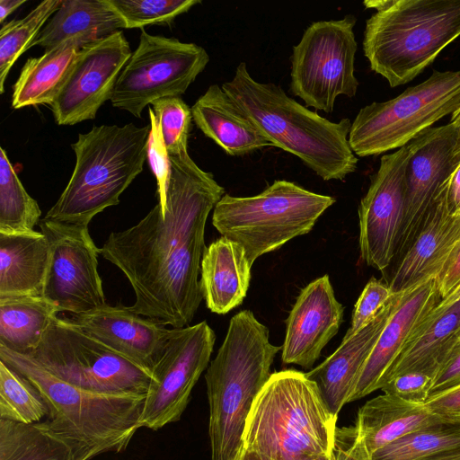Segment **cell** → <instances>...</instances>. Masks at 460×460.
Segmentation results:
<instances>
[{"mask_svg": "<svg viewBox=\"0 0 460 460\" xmlns=\"http://www.w3.org/2000/svg\"><path fill=\"white\" fill-rule=\"evenodd\" d=\"M353 14L311 23L293 47L289 91L307 107L330 113L339 95L354 97L358 43Z\"/></svg>", "mask_w": 460, "mask_h": 460, "instance_id": "obj_11", "label": "cell"}, {"mask_svg": "<svg viewBox=\"0 0 460 460\" xmlns=\"http://www.w3.org/2000/svg\"><path fill=\"white\" fill-rule=\"evenodd\" d=\"M59 313L58 306L44 296L0 297V346L30 354Z\"/></svg>", "mask_w": 460, "mask_h": 460, "instance_id": "obj_30", "label": "cell"}, {"mask_svg": "<svg viewBox=\"0 0 460 460\" xmlns=\"http://www.w3.org/2000/svg\"><path fill=\"white\" fill-rule=\"evenodd\" d=\"M150 125H102L79 134L71 145L75 165L57 202L43 219L88 226L143 171Z\"/></svg>", "mask_w": 460, "mask_h": 460, "instance_id": "obj_6", "label": "cell"}, {"mask_svg": "<svg viewBox=\"0 0 460 460\" xmlns=\"http://www.w3.org/2000/svg\"><path fill=\"white\" fill-rule=\"evenodd\" d=\"M332 456L334 460H372V456L355 425L337 427Z\"/></svg>", "mask_w": 460, "mask_h": 460, "instance_id": "obj_41", "label": "cell"}, {"mask_svg": "<svg viewBox=\"0 0 460 460\" xmlns=\"http://www.w3.org/2000/svg\"><path fill=\"white\" fill-rule=\"evenodd\" d=\"M460 299V282L456 287L443 299L439 300L438 305H447Z\"/></svg>", "mask_w": 460, "mask_h": 460, "instance_id": "obj_49", "label": "cell"}, {"mask_svg": "<svg viewBox=\"0 0 460 460\" xmlns=\"http://www.w3.org/2000/svg\"><path fill=\"white\" fill-rule=\"evenodd\" d=\"M0 360L36 385L49 403V425L77 445L87 460L124 451L140 429L146 394L79 388L54 376L29 356L3 346Z\"/></svg>", "mask_w": 460, "mask_h": 460, "instance_id": "obj_5", "label": "cell"}, {"mask_svg": "<svg viewBox=\"0 0 460 460\" xmlns=\"http://www.w3.org/2000/svg\"><path fill=\"white\" fill-rule=\"evenodd\" d=\"M447 200L451 210L460 213V164L450 178L447 189Z\"/></svg>", "mask_w": 460, "mask_h": 460, "instance_id": "obj_45", "label": "cell"}, {"mask_svg": "<svg viewBox=\"0 0 460 460\" xmlns=\"http://www.w3.org/2000/svg\"><path fill=\"white\" fill-rule=\"evenodd\" d=\"M460 107V71L435 70L397 97L372 102L351 123L349 143L358 156L401 148Z\"/></svg>", "mask_w": 460, "mask_h": 460, "instance_id": "obj_9", "label": "cell"}, {"mask_svg": "<svg viewBox=\"0 0 460 460\" xmlns=\"http://www.w3.org/2000/svg\"><path fill=\"white\" fill-rule=\"evenodd\" d=\"M132 52L122 31L84 46L60 92L49 105L58 125L93 119L111 98Z\"/></svg>", "mask_w": 460, "mask_h": 460, "instance_id": "obj_17", "label": "cell"}, {"mask_svg": "<svg viewBox=\"0 0 460 460\" xmlns=\"http://www.w3.org/2000/svg\"><path fill=\"white\" fill-rule=\"evenodd\" d=\"M450 122L455 125L460 141V107L452 114Z\"/></svg>", "mask_w": 460, "mask_h": 460, "instance_id": "obj_51", "label": "cell"}, {"mask_svg": "<svg viewBox=\"0 0 460 460\" xmlns=\"http://www.w3.org/2000/svg\"><path fill=\"white\" fill-rule=\"evenodd\" d=\"M169 155L188 152V137L192 119L190 108L180 96L161 98L152 104Z\"/></svg>", "mask_w": 460, "mask_h": 460, "instance_id": "obj_37", "label": "cell"}, {"mask_svg": "<svg viewBox=\"0 0 460 460\" xmlns=\"http://www.w3.org/2000/svg\"><path fill=\"white\" fill-rule=\"evenodd\" d=\"M87 44L72 39L45 50L40 57L29 58L13 85L12 108L49 106L66 80L78 52Z\"/></svg>", "mask_w": 460, "mask_h": 460, "instance_id": "obj_29", "label": "cell"}, {"mask_svg": "<svg viewBox=\"0 0 460 460\" xmlns=\"http://www.w3.org/2000/svg\"><path fill=\"white\" fill-rule=\"evenodd\" d=\"M209 56L195 43L151 35L142 30L139 43L114 85L113 107L141 118L154 102L180 96L205 69Z\"/></svg>", "mask_w": 460, "mask_h": 460, "instance_id": "obj_12", "label": "cell"}, {"mask_svg": "<svg viewBox=\"0 0 460 460\" xmlns=\"http://www.w3.org/2000/svg\"><path fill=\"white\" fill-rule=\"evenodd\" d=\"M221 86L273 146L297 156L323 181H342L357 170L349 119L333 122L320 116L279 85L253 79L244 62Z\"/></svg>", "mask_w": 460, "mask_h": 460, "instance_id": "obj_2", "label": "cell"}, {"mask_svg": "<svg viewBox=\"0 0 460 460\" xmlns=\"http://www.w3.org/2000/svg\"><path fill=\"white\" fill-rule=\"evenodd\" d=\"M122 29H126L123 20L107 0H63L31 48L47 50L72 39L91 43Z\"/></svg>", "mask_w": 460, "mask_h": 460, "instance_id": "obj_28", "label": "cell"}, {"mask_svg": "<svg viewBox=\"0 0 460 460\" xmlns=\"http://www.w3.org/2000/svg\"><path fill=\"white\" fill-rule=\"evenodd\" d=\"M41 210L24 189L5 150L0 148V234L34 231Z\"/></svg>", "mask_w": 460, "mask_h": 460, "instance_id": "obj_33", "label": "cell"}, {"mask_svg": "<svg viewBox=\"0 0 460 460\" xmlns=\"http://www.w3.org/2000/svg\"><path fill=\"white\" fill-rule=\"evenodd\" d=\"M148 115L150 130L147 140L146 158L156 179L158 204L164 217L167 208V190L171 176V162L160 125L151 107L148 109Z\"/></svg>", "mask_w": 460, "mask_h": 460, "instance_id": "obj_38", "label": "cell"}, {"mask_svg": "<svg viewBox=\"0 0 460 460\" xmlns=\"http://www.w3.org/2000/svg\"><path fill=\"white\" fill-rule=\"evenodd\" d=\"M49 411L36 385L0 360V419L31 424L49 417Z\"/></svg>", "mask_w": 460, "mask_h": 460, "instance_id": "obj_34", "label": "cell"}, {"mask_svg": "<svg viewBox=\"0 0 460 460\" xmlns=\"http://www.w3.org/2000/svg\"><path fill=\"white\" fill-rule=\"evenodd\" d=\"M451 416H452V417H460V411H459V412H457V413H456V414H454V415H451Z\"/></svg>", "mask_w": 460, "mask_h": 460, "instance_id": "obj_52", "label": "cell"}, {"mask_svg": "<svg viewBox=\"0 0 460 460\" xmlns=\"http://www.w3.org/2000/svg\"><path fill=\"white\" fill-rule=\"evenodd\" d=\"M280 346L250 310L234 314L205 374L212 460H234L252 404L270 379Z\"/></svg>", "mask_w": 460, "mask_h": 460, "instance_id": "obj_3", "label": "cell"}, {"mask_svg": "<svg viewBox=\"0 0 460 460\" xmlns=\"http://www.w3.org/2000/svg\"><path fill=\"white\" fill-rule=\"evenodd\" d=\"M190 110L199 129L229 155L242 156L273 146L222 86L210 85Z\"/></svg>", "mask_w": 460, "mask_h": 460, "instance_id": "obj_24", "label": "cell"}, {"mask_svg": "<svg viewBox=\"0 0 460 460\" xmlns=\"http://www.w3.org/2000/svg\"><path fill=\"white\" fill-rule=\"evenodd\" d=\"M425 405L442 416H451L460 411V386L429 399Z\"/></svg>", "mask_w": 460, "mask_h": 460, "instance_id": "obj_44", "label": "cell"}, {"mask_svg": "<svg viewBox=\"0 0 460 460\" xmlns=\"http://www.w3.org/2000/svg\"><path fill=\"white\" fill-rule=\"evenodd\" d=\"M69 319L151 375L171 332V329L122 305L105 304L84 314H71Z\"/></svg>", "mask_w": 460, "mask_h": 460, "instance_id": "obj_19", "label": "cell"}, {"mask_svg": "<svg viewBox=\"0 0 460 460\" xmlns=\"http://www.w3.org/2000/svg\"><path fill=\"white\" fill-rule=\"evenodd\" d=\"M400 293L379 311L376 316L354 335L342 339L338 349L316 367L305 373L315 383L330 411L338 416L349 402L362 368L386 324Z\"/></svg>", "mask_w": 460, "mask_h": 460, "instance_id": "obj_22", "label": "cell"}, {"mask_svg": "<svg viewBox=\"0 0 460 460\" xmlns=\"http://www.w3.org/2000/svg\"><path fill=\"white\" fill-rule=\"evenodd\" d=\"M438 302L436 279L400 293L396 305L362 368L349 402L381 389L387 373L407 341Z\"/></svg>", "mask_w": 460, "mask_h": 460, "instance_id": "obj_21", "label": "cell"}, {"mask_svg": "<svg viewBox=\"0 0 460 460\" xmlns=\"http://www.w3.org/2000/svg\"><path fill=\"white\" fill-rule=\"evenodd\" d=\"M40 232L49 239L50 261L43 296L61 313L84 314L106 304L98 272V248L88 226L41 219Z\"/></svg>", "mask_w": 460, "mask_h": 460, "instance_id": "obj_14", "label": "cell"}, {"mask_svg": "<svg viewBox=\"0 0 460 460\" xmlns=\"http://www.w3.org/2000/svg\"><path fill=\"white\" fill-rule=\"evenodd\" d=\"M0 460H87L48 420L24 424L0 419Z\"/></svg>", "mask_w": 460, "mask_h": 460, "instance_id": "obj_31", "label": "cell"}, {"mask_svg": "<svg viewBox=\"0 0 460 460\" xmlns=\"http://www.w3.org/2000/svg\"><path fill=\"white\" fill-rule=\"evenodd\" d=\"M460 447V417L444 416L372 454V460H420Z\"/></svg>", "mask_w": 460, "mask_h": 460, "instance_id": "obj_32", "label": "cell"}, {"mask_svg": "<svg viewBox=\"0 0 460 460\" xmlns=\"http://www.w3.org/2000/svg\"><path fill=\"white\" fill-rule=\"evenodd\" d=\"M420 460H460V447L444 451Z\"/></svg>", "mask_w": 460, "mask_h": 460, "instance_id": "obj_48", "label": "cell"}, {"mask_svg": "<svg viewBox=\"0 0 460 460\" xmlns=\"http://www.w3.org/2000/svg\"><path fill=\"white\" fill-rule=\"evenodd\" d=\"M390 286L371 278L358 298L352 312L350 327L343 339H347L367 325L394 296Z\"/></svg>", "mask_w": 460, "mask_h": 460, "instance_id": "obj_39", "label": "cell"}, {"mask_svg": "<svg viewBox=\"0 0 460 460\" xmlns=\"http://www.w3.org/2000/svg\"><path fill=\"white\" fill-rule=\"evenodd\" d=\"M343 314L344 307L336 299L327 274L305 286L286 321L283 363L311 368L339 332Z\"/></svg>", "mask_w": 460, "mask_h": 460, "instance_id": "obj_18", "label": "cell"}, {"mask_svg": "<svg viewBox=\"0 0 460 460\" xmlns=\"http://www.w3.org/2000/svg\"><path fill=\"white\" fill-rule=\"evenodd\" d=\"M433 383V377L420 372H405L390 378L381 388L384 394L402 400L424 404Z\"/></svg>", "mask_w": 460, "mask_h": 460, "instance_id": "obj_40", "label": "cell"}, {"mask_svg": "<svg viewBox=\"0 0 460 460\" xmlns=\"http://www.w3.org/2000/svg\"><path fill=\"white\" fill-rule=\"evenodd\" d=\"M335 416L314 382L295 369L271 374L249 412L243 447L271 460L332 451Z\"/></svg>", "mask_w": 460, "mask_h": 460, "instance_id": "obj_4", "label": "cell"}, {"mask_svg": "<svg viewBox=\"0 0 460 460\" xmlns=\"http://www.w3.org/2000/svg\"><path fill=\"white\" fill-rule=\"evenodd\" d=\"M405 168V203L394 260L398 261L415 239L438 196L447 188L460 164V141L449 122L420 132L408 143Z\"/></svg>", "mask_w": 460, "mask_h": 460, "instance_id": "obj_15", "label": "cell"}, {"mask_svg": "<svg viewBox=\"0 0 460 460\" xmlns=\"http://www.w3.org/2000/svg\"><path fill=\"white\" fill-rule=\"evenodd\" d=\"M26 2V0H0V22L3 23L13 11Z\"/></svg>", "mask_w": 460, "mask_h": 460, "instance_id": "obj_46", "label": "cell"}, {"mask_svg": "<svg viewBox=\"0 0 460 460\" xmlns=\"http://www.w3.org/2000/svg\"><path fill=\"white\" fill-rule=\"evenodd\" d=\"M447 189L438 196L415 239L397 261L387 282L393 293H403L437 279L460 244V213L451 210Z\"/></svg>", "mask_w": 460, "mask_h": 460, "instance_id": "obj_20", "label": "cell"}, {"mask_svg": "<svg viewBox=\"0 0 460 460\" xmlns=\"http://www.w3.org/2000/svg\"><path fill=\"white\" fill-rule=\"evenodd\" d=\"M459 345L460 299L447 305L437 304L407 341L384 385L405 372L424 373L434 380Z\"/></svg>", "mask_w": 460, "mask_h": 460, "instance_id": "obj_23", "label": "cell"}, {"mask_svg": "<svg viewBox=\"0 0 460 460\" xmlns=\"http://www.w3.org/2000/svg\"><path fill=\"white\" fill-rule=\"evenodd\" d=\"M125 23L126 29L146 25H170L199 0H107Z\"/></svg>", "mask_w": 460, "mask_h": 460, "instance_id": "obj_36", "label": "cell"}, {"mask_svg": "<svg viewBox=\"0 0 460 460\" xmlns=\"http://www.w3.org/2000/svg\"><path fill=\"white\" fill-rule=\"evenodd\" d=\"M444 419L425 403L384 394L367 401L358 412L355 426L369 453Z\"/></svg>", "mask_w": 460, "mask_h": 460, "instance_id": "obj_27", "label": "cell"}, {"mask_svg": "<svg viewBox=\"0 0 460 460\" xmlns=\"http://www.w3.org/2000/svg\"><path fill=\"white\" fill-rule=\"evenodd\" d=\"M252 266L244 248L225 236L206 247L199 284L212 313L225 314L243 303L250 286Z\"/></svg>", "mask_w": 460, "mask_h": 460, "instance_id": "obj_25", "label": "cell"}, {"mask_svg": "<svg viewBox=\"0 0 460 460\" xmlns=\"http://www.w3.org/2000/svg\"><path fill=\"white\" fill-rule=\"evenodd\" d=\"M436 281L439 300L445 298L460 282V244L437 277Z\"/></svg>", "mask_w": 460, "mask_h": 460, "instance_id": "obj_43", "label": "cell"}, {"mask_svg": "<svg viewBox=\"0 0 460 460\" xmlns=\"http://www.w3.org/2000/svg\"><path fill=\"white\" fill-rule=\"evenodd\" d=\"M334 203L333 197L276 180L255 196L225 194L213 209L212 224L222 236L244 248L252 265L261 255L308 234Z\"/></svg>", "mask_w": 460, "mask_h": 460, "instance_id": "obj_8", "label": "cell"}, {"mask_svg": "<svg viewBox=\"0 0 460 460\" xmlns=\"http://www.w3.org/2000/svg\"><path fill=\"white\" fill-rule=\"evenodd\" d=\"M460 36V0H390L366 22L363 50L391 87L413 80Z\"/></svg>", "mask_w": 460, "mask_h": 460, "instance_id": "obj_7", "label": "cell"}, {"mask_svg": "<svg viewBox=\"0 0 460 460\" xmlns=\"http://www.w3.org/2000/svg\"><path fill=\"white\" fill-rule=\"evenodd\" d=\"M408 144L381 157L358 206L359 250L364 262L380 271L394 261L405 203Z\"/></svg>", "mask_w": 460, "mask_h": 460, "instance_id": "obj_16", "label": "cell"}, {"mask_svg": "<svg viewBox=\"0 0 460 460\" xmlns=\"http://www.w3.org/2000/svg\"><path fill=\"white\" fill-rule=\"evenodd\" d=\"M300 460H334L332 451L331 453H317L305 456Z\"/></svg>", "mask_w": 460, "mask_h": 460, "instance_id": "obj_50", "label": "cell"}, {"mask_svg": "<svg viewBox=\"0 0 460 460\" xmlns=\"http://www.w3.org/2000/svg\"><path fill=\"white\" fill-rule=\"evenodd\" d=\"M234 460H271L265 455L260 454L252 449L241 447Z\"/></svg>", "mask_w": 460, "mask_h": 460, "instance_id": "obj_47", "label": "cell"}, {"mask_svg": "<svg viewBox=\"0 0 460 460\" xmlns=\"http://www.w3.org/2000/svg\"><path fill=\"white\" fill-rule=\"evenodd\" d=\"M458 386H460V345L435 376L428 400Z\"/></svg>", "mask_w": 460, "mask_h": 460, "instance_id": "obj_42", "label": "cell"}, {"mask_svg": "<svg viewBox=\"0 0 460 460\" xmlns=\"http://www.w3.org/2000/svg\"><path fill=\"white\" fill-rule=\"evenodd\" d=\"M27 356L58 379L95 393L146 394L152 381L151 374L67 317H55Z\"/></svg>", "mask_w": 460, "mask_h": 460, "instance_id": "obj_10", "label": "cell"}, {"mask_svg": "<svg viewBox=\"0 0 460 460\" xmlns=\"http://www.w3.org/2000/svg\"><path fill=\"white\" fill-rule=\"evenodd\" d=\"M169 157L165 215L157 203L137 225L112 232L100 253L128 279L135 294L133 311L161 325L182 328L203 299L199 276L206 222L225 190L188 152Z\"/></svg>", "mask_w": 460, "mask_h": 460, "instance_id": "obj_1", "label": "cell"}, {"mask_svg": "<svg viewBox=\"0 0 460 460\" xmlns=\"http://www.w3.org/2000/svg\"><path fill=\"white\" fill-rule=\"evenodd\" d=\"M215 341V332L206 321L171 329L152 372L140 428L157 430L180 420L193 387L208 367Z\"/></svg>", "mask_w": 460, "mask_h": 460, "instance_id": "obj_13", "label": "cell"}, {"mask_svg": "<svg viewBox=\"0 0 460 460\" xmlns=\"http://www.w3.org/2000/svg\"><path fill=\"white\" fill-rule=\"evenodd\" d=\"M49 261V242L40 231L0 234V297L43 296Z\"/></svg>", "mask_w": 460, "mask_h": 460, "instance_id": "obj_26", "label": "cell"}, {"mask_svg": "<svg viewBox=\"0 0 460 460\" xmlns=\"http://www.w3.org/2000/svg\"><path fill=\"white\" fill-rule=\"evenodd\" d=\"M63 0H46L25 17L13 20L0 30V93L4 92V82L16 60L31 48L43 25L58 10Z\"/></svg>", "mask_w": 460, "mask_h": 460, "instance_id": "obj_35", "label": "cell"}]
</instances>
